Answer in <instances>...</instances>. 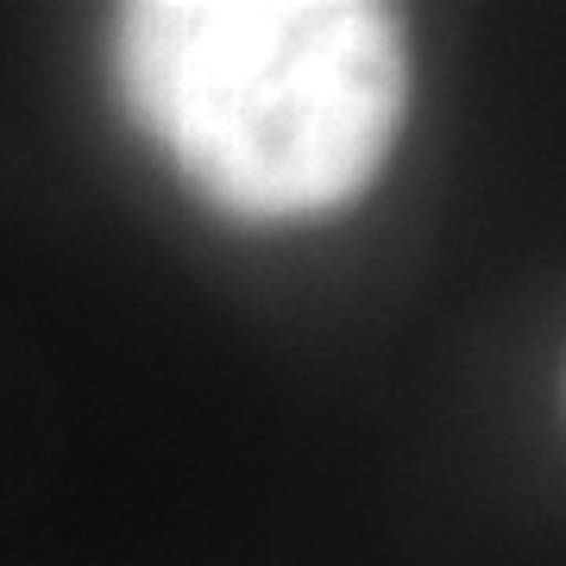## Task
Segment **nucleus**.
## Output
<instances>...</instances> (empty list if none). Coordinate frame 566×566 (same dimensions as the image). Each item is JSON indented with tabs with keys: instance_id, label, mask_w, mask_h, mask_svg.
Segmentation results:
<instances>
[{
	"instance_id": "obj_1",
	"label": "nucleus",
	"mask_w": 566,
	"mask_h": 566,
	"mask_svg": "<svg viewBox=\"0 0 566 566\" xmlns=\"http://www.w3.org/2000/svg\"><path fill=\"white\" fill-rule=\"evenodd\" d=\"M107 51L139 133L245 227L359 202L409 114V32L378 0H139Z\"/></svg>"
}]
</instances>
